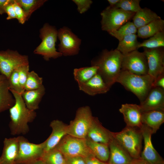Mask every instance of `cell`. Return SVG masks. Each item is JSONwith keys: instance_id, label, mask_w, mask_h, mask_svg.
I'll use <instances>...</instances> for the list:
<instances>
[{"instance_id": "obj_1", "label": "cell", "mask_w": 164, "mask_h": 164, "mask_svg": "<svg viewBox=\"0 0 164 164\" xmlns=\"http://www.w3.org/2000/svg\"><path fill=\"white\" fill-rule=\"evenodd\" d=\"M9 90L15 99L14 104L9 109L11 119L9 126L11 134L13 135L26 134L29 130L28 124L35 119L36 112L26 107L21 94Z\"/></svg>"}, {"instance_id": "obj_2", "label": "cell", "mask_w": 164, "mask_h": 164, "mask_svg": "<svg viewBox=\"0 0 164 164\" xmlns=\"http://www.w3.org/2000/svg\"><path fill=\"white\" fill-rule=\"evenodd\" d=\"M122 54L116 49L103 50L100 55L91 61V66L98 67L97 73L111 88L121 70Z\"/></svg>"}, {"instance_id": "obj_3", "label": "cell", "mask_w": 164, "mask_h": 164, "mask_svg": "<svg viewBox=\"0 0 164 164\" xmlns=\"http://www.w3.org/2000/svg\"><path fill=\"white\" fill-rule=\"evenodd\" d=\"M154 79L149 75H138L121 70L116 80L125 88L134 94L140 103L146 98L153 87Z\"/></svg>"}, {"instance_id": "obj_4", "label": "cell", "mask_w": 164, "mask_h": 164, "mask_svg": "<svg viewBox=\"0 0 164 164\" xmlns=\"http://www.w3.org/2000/svg\"><path fill=\"white\" fill-rule=\"evenodd\" d=\"M111 134L132 159L141 158L143 137L140 128L126 126L120 132Z\"/></svg>"}, {"instance_id": "obj_5", "label": "cell", "mask_w": 164, "mask_h": 164, "mask_svg": "<svg viewBox=\"0 0 164 164\" xmlns=\"http://www.w3.org/2000/svg\"><path fill=\"white\" fill-rule=\"evenodd\" d=\"M57 35L58 31L54 27L45 23L40 30L39 36L42 42L34 53L42 56L46 61L61 56L62 54L57 51L55 47Z\"/></svg>"}, {"instance_id": "obj_6", "label": "cell", "mask_w": 164, "mask_h": 164, "mask_svg": "<svg viewBox=\"0 0 164 164\" xmlns=\"http://www.w3.org/2000/svg\"><path fill=\"white\" fill-rule=\"evenodd\" d=\"M135 13L109 6L101 13V29L108 33L116 30L129 21Z\"/></svg>"}, {"instance_id": "obj_7", "label": "cell", "mask_w": 164, "mask_h": 164, "mask_svg": "<svg viewBox=\"0 0 164 164\" xmlns=\"http://www.w3.org/2000/svg\"><path fill=\"white\" fill-rule=\"evenodd\" d=\"M94 116L89 106L78 108L75 118L67 125V134L79 138L86 139Z\"/></svg>"}, {"instance_id": "obj_8", "label": "cell", "mask_w": 164, "mask_h": 164, "mask_svg": "<svg viewBox=\"0 0 164 164\" xmlns=\"http://www.w3.org/2000/svg\"><path fill=\"white\" fill-rule=\"evenodd\" d=\"M55 148L64 157L80 156L85 158L94 155L87 145L86 139L77 138L68 134Z\"/></svg>"}, {"instance_id": "obj_9", "label": "cell", "mask_w": 164, "mask_h": 164, "mask_svg": "<svg viewBox=\"0 0 164 164\" xmlns=\"http://www.w3.org/2000/svg\"><path fill=\"white\" fill-rule=\"evenodd\" d=\"M28 65L27 56L11 50L0 51V72L7 79L13 71Z\"/></svg>"}, {"instance_id": "obj_10", "label": "cell", "mask_w": 164, "mask_h": 164, "mask_svg": "<svg viewBox=\"0 0 164 164\" xmlns=\"http://www.w3.org/2000/svg\"><path fill=\"white\" fill-rule=\"evenodd\" d=\"M18 138L19 149L16 164H26L41 158L44 153L43 142L36 144L22 136Z\"/></svg>"}, {"instance_id": "obj_11", "label": "cell", "mask_w": 164, "mask_h": 164, "mask_svg": "<svg viewBox=\"0 0 164 164\" xmlns=\"http://www.w3.org/2000/svg\"><path fill=\"white\" fill-rule=\"evenodd\" d=\"M121 70L138 75L148 74L147 62L144 52L136 50L122 54Z\"/></svg>"}, {"instance_id": "obj_12", "label": "cell", "mask_w": 164, "mask_h": 164, "mask_svg": "<svg viewBox=\"0 0 164 164\" xmlns=\"http://www.w3.org/2000/svg\"><path fill=\"white\" fill-rule=\"evenodd\" d=\"M60 43L58 51L62 55L67 56L77 55L80 50L81 40L68 28L63 27L58 31Z\"/></svg>"}, {"instance_id": "obj_13", "label": "cell", "mask_w": 164, "mask_h": 164, "mask_svg": "<svg viewBox=\"0 0 164 164\" xmlns=\"http://www.w3.org/2000/svg\"><path fill=\"white\" fill-rule=\"evenodd\" d=\"M143 52L147 60L148 74L154 80L164 73V51L163 48L154 49L143 48Z\"/></svg>"}, {"instance_id": "obj_14", "label": "cell", "mask_w": 164, "mask_h": 164, "mask_svg": "<svg viewBox=\"0 0 164 164\" xmlns=\"http://www.w3.org/2000/svg\"><path fill=\"white\" fill-rule=\"evenodd\" d=\"M140 128L142 132L144 145L141 158L149 164H161L164 163L163 158L152 145L151 136L153 134L151 130L143 124Z\"/></svg>"}, {"instance_id": "obj_15", "label": "cell", "mask_w": 164, "mask_h": 164, "mask_svg": "<svg viewBox=\"0 0 164 164\" xmlns=\"http://www.w3.org/2000/svg\"><path fill=\"white\" fill-rule=\"evenodd\" d=\"M67 125L57 119L51 122L50 126L52 131L49 137L43 142L44 153L55 148L62 138L67 134Z\"/></svg>"}, {"instance_id": "obj_16", "label": "cell", "mask_w": 164, "mask_h": 164, "mask_svg": "<svg viewBox=\"0 0 164 164\" xmlns=\"http://www.w3.org/2000/svg\"><path fill=\"white\" fill-rule=\"evenodd\" d=\"M111 135L108 144L109 150L108 164H131L133 159Z\"/></svg>"}, {"instance_id": "obj_17", "label": "cell", "mask_w": 164, "mask_h": 164, "mask_svg": "<svg viewBox=\"0 0 164 164\" xmlns=\"http://www.w3.org/2000/svg\"><path fill=\"white\" fill-rule=\"evenodd\" d=\"M119 111L123 115L127 126L140 128L142 125V111L139 105L127 103L122 104Z\"/></svg>"}, {"instance_id": "obj_18", "label": "cell", "mask_w": 164, "mask_h": 164, "mask_svg": "<svg viewBox=\"0 0 164 164\" xmlns=\"http://www.w3.org/2000/svg\"><path fill=\"white\" fill-rule=\"evenodd\" d=\"M139 105L142 111L152 110L164 111V89L152 87Z\"/></svg>"}, {"instance_id": "obj_19", "label": "cell", "mask_w": 164, "mask_h": 164, "mask_svg": "<svg viewBox=\"0 0 164 164\" xmlns=\"http://www.w3.org/2000/svg\"><path fill=\"white\" fill-rule=\"evenodd\" d=\"M19 149L18 137L5 138L3 141L2 153L0 157V164H16Z\"/></svg>"}, {"instance_id": "obj_20", "label": "cell", "mask_w": 164, "mask_h": 164, "mask_svg": "<svg viewBox=\"0 0 164 164\" xmlns=\"http://www.w3.org/2000/svg\"><path fill=\"white\" fill-rule=\"evenodd\" d=\"M78 85L80 90L91 96L106 93L110 88L98 73L87 82Z\"/></svg>"}, {"instance_id": "obj_21", "label": "cell", "mask_w": 164, "mask_h": 164, "mask_svg": "<svg viewBox=\"0 0 164 164\" xmlns=\"http://www.w3.org/2000/svg\"><path fill=\"white\" fill-rule=\"evenodd\" d=\"M111 136V132L102 125L97 117H94L86 138L95 142L108 145Z\"/></svg>"}, {"instance_id": "obj_22", "label": "cell", "mask_w": 164, "mask_h": 164, "mask_svg": "<svg viewBox=\"0 0 164 164\" xmlns=\"http://www.w3.org/2000/svg\"><path fill=\"white\" fill-rule=\"evenodd\" d=\"M142 122L150 129L152 134L156 133L164 122V111L152 110L143 111Z\"/></svg>"}, {"instance_id": "obj_23", "label": "cell", "mask_w": 164, "mask_h": 164, "mask_svg": "<svg viewBox=\"0 0 164 164\" xmlns=\"http://www.w3.org/2000/svg\"><path fill=\"white\" fill-rule=\"evenodd\" d=\"M45 88L43 85L37 89L25 91L22 96L26 107L35 111L39 108V104L45 93Z\"/></svg>"}, {"instance_id": "obj_24", "label": "cell", "mask_w": 164, "mask_h": 164, "mask_svg": "<svg viewBox=\"0 0 164 164\" xmlns=\"http://www.w3.org/2000/svg\"><path fill=\"white\" fill-rule=\"evenodd\" d=\"M15 103V98L9 90L8 79L0 81V113L9 109Z\"/></svg>"}, {"instance_id": "obj_25", "label": "cell", "mask_w": 164, "mask_h": 164, "mask_svg": "<svg viewBox=\"0 0 164 164\" xmlns=\"http://www.w3.org/2000/svg\"><path fill=\"white\" fill-rule=\"evenodd\" d=\"M160 19L161 17L156 13L147 8H141L132 18V22L137 29Z\"/></svg>"}, {"instance_id": "obj_26", "label": "cell", "mask_w": 164, "mask_h": 164, "mask_svg": "<svg viewBox=\"0 0 164 164\" xmlns=\"http://www.w3.org/2000/svg\"><path fill=\"white\" fill-rule=\"evenodd\" d=\"M162 31H164V20L161 18L138 29L137 36L141 38L146 39Z\"/></svg>"}, {"instance_id": "obj_27", "label": "cell", "mask_w": 164, "mask_h": 164, "mask_svg": "<svg viewBox=\"0 0 164 164\" xmlns=\"http://www.w3.org/2000/svg\"><path fill=\"white\" fill-rule=\"evenodd\" d=\"M86 139L88 147L96 158L103 162L108 161L109 157L108 145L95 142L87 138Z\"/></svg>"}, {"instance_id": "obj_28", "label": "cell", "mask_w": 164, "mask_h": 164, "mask_svg": "<svg viewBox=\"0 0 164 164\" xmlns=\"http://www.w3.org/2000/svg\"><path fill=\"white\" fill-rule=\"evenodd\" d=\"M136 34H132L125 36L119 43L116 49L122 54L132 52L138 49L140 43L137 40Z\"/></svg>"}, {"instance_id": "obj_29", "label": "cell", "mask_w": 164, "mask_h": 164, "mask_svg": "<svg viewBox=\"0 0 164 164\" xmlns=\"http://www.w3.org/2000/svg\"><path fill=\"white\" fill-rule=\"evenodd\" d=\"M98 67L91 66L74 69L73 75L78 84L86 82L97 73Z\"/></svg>"}, {"instance_id": "obj_30", "label": "cell", "mask_w": 164, "mask_h": 164, "mask_svg": "<svg viewBox=\"0 0 164 164\" xmlns=\"http://www.w3.org/2000/svg\"><path fill=\"white\" fill-rule=\"evenodd\" d=\"M41 159L46 164H66L64 156L56 148L44 153Z\"/></svg>"}, {"instance_id": "obj_31", "label": "cell", "mask_w": 164, "mask_h": 164, "mask_svg": "<svg viewBox=\"0 0 164 164\" xmlns=\"http://www.w3.org/2000/svg\"><path fill=\"white\" fill-rule=\"evenodd\" d=\"M164 47V31L159 32L149 38L138 46V49L143 47L147 49L163 48Z\"/></svg>"}, {"instance_id": "obj_32", "label": "cell", "mask_w": 164, "mask_h": 164, "mask_svg": "<svg viewBox=\"0 0 164 164\" xmlns=\"http://www.w3.org/2000/svg\"><path fill=\"white\" fill-rule=\"evenodd\" d=\"M25 12L28 19L32 13L42 6L46 0H15Z\"/></svg>"}, {"instance_id": "obj_33", "label": "cell", "mask_w": 164, "mask_h": 164, "mask_svg": "<svg viewBox=\"0 0 164 164\" xmlns=\"http://www.w3.org/2000/svg\"><path fill=\"white\" fill-rule=\"evenodd\" d=\"M137 29L133 22L129 21L123 25L117 30L111 32L109 33L119 41L126 36L136 34Z\"/></svg>"}, {"instance_id": "obj_34", "label": "cell", "mask_w": 164, "mask_h": 164, "mask_svg": "<svg viewBox=\"0 0 164 164\" xmlns=\"http://www.w3.org/2000/svg\"><path fill=\"white\" fill-rule=\"evenodd\" d=\"M43 78L39 76L34 71L29 72L25 87V91L37 89L42 87Z\"/></svg>"}, {"instance_id": "obj_35", "label": "cell", "mask_w": 164, "mask_h": 164, "mask_svg": "<svg viewBox=\"0 0 164 164\" xmlns=\"http://www.w3.org/2000/svg\"><path fill=\"white\" fill-rule=\"evenodd\" d=\"M140 0H120L115 7L125 11L136 13L142 8Z\"/></svg>"}, {"instance_id": "obj_36", "label": "cell", "mask_w": 164, "mask_h": 164, "mask_svg": "<svg viewBox=\"0 0 164 164\" xmlns=\"http://www.w3.org/2000/svg\"><path fill=\"white\" fill-rule=\"evenodd\" d=\"M8 79L9 85V90L22 94L24 91L22 89L20 84L17 69L12 72Z\"/></svg>"}, {"instance_id": "obj_37", "label": "cell", "mask_w": 164, "mask_h": 164, "mask_svg": "<svg viewBox=\"0 0 164 164\" xmlns=\"http://www.w3.org/2000/svg\"><path fill=\"white\" fill-rule=\"evenodd\" d=\"M21 87L24 91L28 74L29 72V65L22 66L17 69Z\"/></svg>"}, {"instance_id": "obj_38", "label": "cell", "mask_w": 164, "mask_h": 164, "mask_svg": "<svg viewBox=\"0 0 164 164\" xmlns=\"http://www.w3.org/2000/svg\"><path fill=\"white\" fill-rule=\"evenodd\" d=\"M13 6L16 16V19L19 22L23 24L26 21L28 20V19L26 13L23 11L21 6L14 0Z\"/></svg>"}, {"instance_id": "obj_39", "label": "cell", "mask_w": 164, "mask_h": 164, "mask_svg": "<svg viewBox=\"0 0 164 164\" xmlns=\"http://www.w3.org/2000/svg\"><path fill=\"white\" fill-rule=\"evenodd\" d=\"M77 6V10L80 14H83L89 9L92 3L91 0H73Z\"/></svg>"}, {"instance_id": "obj_40", "label": "cell", "mask_w": 164, "mask_h": 164, "mask_svg": "<svg viewBox=\"0 0 164 164\" xmlns=\"http://www.w3.org/2000/svg\"><path fill=\"white\" fill-rule=\"evenodd\" d=\"M66 164H86L84 158L80 156L65 157Z\"/></svg>"}, {"instance_id": "obj_41", "label": "cell", "mask_w": 164, "mask_h": 164, "mask_svg": "<svg viewBox=\"0 0 164 164\" xmlns=\"http://www.w3.org/2000/svg\"><path fill=\"white\" fill-rule=\"evenodd\" d=\"M14 0L8 4L5 9V13H7L8 16L6 18L7 20H9L13 19H16L15 10L13 6Z\"/></svg>"}, {"instance_id": "obj_42", "label": "cell", "mask_w": 164, "mask_h": 164, "mask_svg": "<svg viewBox=\"0 0 164 164\" xmlns=\"http://www.w3.org/2000/svg\"><path fill=\"white\" fill-rule=\"evenodd\" d=\"M84 159L86 164H108L99 160L94 155L85 158Z\"/></svg>"}, {"instance_id": "obj_43", "label": "cell", "mask_w": 164, "mask_h": 164, "mask_svg": "<svg viewBox=\"0 0 164 164\" xmlns=\"http://www.w3.org/2000/svg\"><path fill=\"white\" fill-rule=\"evenodd\" d=\"M152 86L164 89V73L159 76L154 80Z\"/></svg>"}, {"instance_id": "obj_44", "label": "cell", "mask_w": 164, "mask_h": 164, "mask_svg": "<svg viewBox=\"0 0 164 164\" xmlns=\"http://www.w3.org/2000/svg\"><path fill=\"white\" fill-rule=\"evenodd\" d=\"M12 0H0V14L5 13V9Z\"/></svg>"}, {"instance_id": "obj_45", "label": "cell", "mask_w": 164, "mask_h": 164, "mask_svg": "<svg viewBox=\"0 0 164 164\" xmlns=\"http://www.w3.org/2000/svg\"><path fill=\"white\" fill-rule=\"evenodd\" d=\"M131 164H149L140 158L133 159Z\"/></svg>"}, {"instance_id": "obj_46", "label": "cell", "mask_w": 164, "mask_h": 164, "mask_svg": "<svg viewBox=\"0 0 164 164\" xmlns=\"http://www.w3.org/2000/svg\"><path fill=\"white\" fill-rule=\"evenodd\" d=\"M26 164H46L43 160L41 159H39L29 163Z\"/></svg>"}, {"instance_id": "obj_47", "label": "cell", "mask_w": 164, "mask_h": 164, "mask_svg": "<svg viewBox=\"0 0 164 164\" xmlns=\"http://www.w3.org/2000/svg\"><path fill=\"white\" fill-rule=\"evenodd\" d=\"M120 0H108L110 6L111 7L115 6L116 4Z\"/></svg>"}, {"instance_id": "obj_48", "label": "cell", "mask_w": 164, "mask_h": 164, "mask_svg": "<svg viewBox=\"0 0 164 164\" xmlns=\"http://www.w3.org/2000/svg\"><path fill=\"white\" fill-rule=\"evenodd\" d=\"M6 78L2 74H0V81Z\"/></svg>"}, {"instance_id": "obj_49", "label": "cell", "mask_w": 164, "mask_h": 164, "mask_svg": "<svg viewBox=\"0 0 164 164\" xmlns=\"http://www.w3.org/2000/svg\"><path fill=\"white\" fill-rule=\"evenodd\" d=\"M164 164V163H162V164Z\"/></svg>"}]
</instances>
